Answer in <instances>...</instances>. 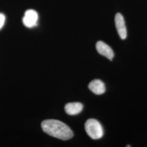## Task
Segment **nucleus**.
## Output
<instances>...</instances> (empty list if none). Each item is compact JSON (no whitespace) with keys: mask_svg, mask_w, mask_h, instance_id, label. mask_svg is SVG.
<instances>
[{"mask_svg":"<svg viewBox=\"0 0 147 147\" xmlns=\"http://www.w3.org/2000/svg\"><path fill=\"white\" fill-rule=\"evenodd\" d=\"M5 17L2 13H0V29L3 27L5 22Z\"/></svg>","mask_w":147,"mask_h":147,"instance_id":"6e6552de","label":"nucleus"},{"mask_svg":"<svg viewBox=\"0 0 147 147\" xmlns=\"http://www.w3.org/2000/svg\"><path fill=\"white\" fill-rule=\"evenodd\" d=\"M115 24L118 33L121 39H125L127 37L125 23L123 16L121 13H118L115 16Z\"/></svg>","mask_w":147,"mask_h":147,"instance_id":"20e7f679","label":"nucleus"},{"mask_svg":"<svg viewBox=\"0 0 147 147\" xmlns=\"http://www.w3.org/2000/svg\"><path fill=\"white\" fill-rule=\"evenodd\" d=\"M42 130L51 136L62 140H68L73 137V132L68 126L61 121L47 119L42 123Z\"/></svg>","mask_w":147,"mask_h":147,"instance_id":"f257e3e1","label":"nucleus"},{"mask_svg":"<svg viewBox=\"0 0 147 147\" xmlns=\"http://www.w3.org/2000/svg\"><path fill=\"white\" fill-rule=\"evenodd\" d=\"M88 88L90 91L96 95L102 94L106 90L105 84L99 79H95L91 81L88 85Z\"/></svg>","mask_w":147,"mask_h":147,"instance_id":"423d86ee","label":"nucleus"},{"mask_svg":"<svg viewBox=\"0 0 147 147\" xmlns=\"http://www.w3.org/2000/svg\"><path fill=\"white\" fill-rule=\"evenodd\" d=\"M84 127L87 135L93 140H99L103 136L102 126L95 119H89L86 121Z\"/></svg>","mask_w":147,"mask_h":147,"instance_id":"f03ea898","label":"nucleus"},{"mask_svg":"<svg viewBox=\"0 0 147 147\" xmlns=\"http://www.w3.org/2000/svg\"><path fill=\"white\" fill-rule=\"evenodd\" d=\"M83 110V105L80 102H70L65 106V111L69 115H76Z\"/></svg>","mask_w":147,"mask_h":147,"instance_id":"0eeeda50","label":"nucleus"},{"mask_svg":"<svg viewBox=\"0 0 147 147\" xmlns=\"http://www.w3.org/2000/svg\"><path fill=\"white\" fill-rule=\"evenodd\" d=\"M38 20V15L37 11L33 9H29L25 12L22 22L25 26L32 28L37 25Z\"/></svg>","mask_w":147,"mask_h":147,"instance_id":"7ed1b4c3","label":"nucleus"},{"mask_svg":"<svg viewBox=\"0 0 147 147\" xmlns=\"http://www.w3.org/2000/svg\"><path fill=\"white\" fill-rule=\"evenodd\" d=\"M96 49L97 51L100 55L105 56L110 61H112L114 57L115 53L112 48L102 41H99L96 42Z\"/></svg>","mask_w":147,"mask_h":147,"instance_id":"39448f33","label":"nucleus"}]
</instances>
